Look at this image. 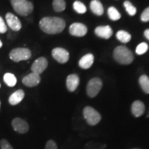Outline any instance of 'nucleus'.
I'll return each mask as SVG.
<instances>
[{
	"instance_id": "19",
	"label": "nucleus",
	"mask_w": 149,
	"mask_h": 149,
	"mask_svg": "<svg viewBox=\"0 0 149 149\" xmlns=\"http://www.w3.org/2000/svg\"><path fill=\"white\" fill-rule=\"evenodd\" d=\"M139 83L141 89L146 94H149V77L146 74L141 75L139 79Z\"/></svg>"
},
{
	"instance_id": "7",
	"label": "nucleus",
	"mask_w": 149,
	"mask_h": 149,
	"mask_svg": "<svg viewBox=\"0 0 149 149\" xmlns=\"http://www.w3.org/2000/svg\"><path fill=\"white\" fill-rule=\"evenodd\" d=\"M11 124L15 131L19 134H25L29 130V124L19 117L14 118L11 122Z\"/></svg>"
},
{
	"instance_id": "20",
	"label": "nucleus",
	"mask_w": 149,
	"mask_h": 149,
	"mask_svg": "<svg viewBox=\"0 0 149 149\" xmlns=\"http://www.w3.org/2000/svg\"><path fill=\"white\" fill-rule=\"evenodd\" d=\"M3 81L8 86L13 87L16 85L17 80V78L13 74L7 72L3 75Z\"/></svg>"
},
{
	"instance_id": "17",
	"label": "nucleus",
	"mask_w": 149,
	"mask_h": 149,
	"mask_svg": "<svg viewBox=\"0 0 149 149\" xmlns=\"http://www.w3.org/2000/svg\"><path fill=\"white\" fill-rule=\"evenodd\" d=\"M131 111L135 117H141V115L144 114L145 111V106L144 103L142 102L139 101V100L135 101L132 104Z\"/></svg>"
},
{
	"instance_id": "12",
	"label": "nucleus",
	"mask_w": 149,
	"mask_h": 149,
	"mask_svg": "<svg viewBox=\"0 0 149 149\" xmlns=\"http://www.w3.org/2000/svg\"><path fill=\"white\" fill-rule=\"evenodd\" d=\"M88 29L84 24L81 23H73L70 25L69 32L70 35L75 37H83L87 33Z\"/></svg>"
},
{
	"instance_id": "22",
	"label": "nucleus",
	"mask_w": 149,
	"mask_h": 149,
	"mask_svg": "<svg viewBox=\"0 0 149 149\" xmlns=\"http://www.w3.org/2000/svg\"><path fill=\"white\" fill-rule=\"evenodd\" d=\"M66 1L65 0H53V8L55 12H62L66 8Z\"/></svg>"
},
{
	"instance_id": "27",
	"label": "nucleus",
	"mask_w": 149,
	"mask_h": 149,
	"mask_svg": "<svg viewBox=\"0 0 149 149\" xmlns=\"http://www.w3.org/2000/svg\"><path fill=\"white\" fill-rule=\"evenodd\" d=\"M0 148L1 149H13L9 141L5 139H1L0 141Z\"/></svg>"
},
{
	"instance_id": "33",
	"label": "nucleus",
	"mask_w": 149,
	"mask_h": 149,
	"mask_svg": "<svg viewBox=\"0 0 149 149\" xmlns=\"http://www.w3.org/2000/svg\"><path fill=\"white\" fill-rule=\"evenodd\" d=\"M0 108H1V102H0Z\"/></svg>"
},
{
	"instance_id": "25",
	"label": "nucleus",
	"mask_w": 149,
	"mask_h": 149,
	"mask_svg": "<svg viewBox=\"0 0 149 149\" xmlns=\"http://www.w3.org/2000/svg\"><path fill=\"white\" fill-rule=\"evenodd\" d=\"M124 6L125 7L126 12L130 16H134L137 13V9L132 4L131 2L129 1H125L124 2Z\"/></svg>"
},
{
	"instance_id": "34",
	"label": "nucleus",
	"mask_w": 149,
	"mask_h": 149,
	"mask_svg": "<svg viewBox=\"0 0 149 149\" xmlns=\"http://www.w3.org/2000/svg\"><path fill=\"white\" fill-rule=\"evenodd\" d=\"M133 149H139V148H133Z\"/></svg>"
},
{
	"instance_id": "32",
	"label": "nucleus",
	"mask_w": 149,
	"mask_h": 149,
	"mask_svg": "<svg viewBox=\"0 0 149 149\" xmlns=\"http://www.w3.org/2000/svg\"><path fill=\"white\" fill-rule=\"evenodd\" d=\"M2 45H3V44H2V42H1V41L0 40V48H1V47H2Z\"/></svg>"
},
{
	"instance_id": "2",
	"label": "nucleus",
	"mask_w": 149,
	"mask_h": 149,
	"mask_svg": "<svg viewBox=\"0 0 149 149\" xmlns=\"http://www.w3.org/2000/svg\"><path fill=\"white\" fill-rule=\"evenodd\" d=\"M113 57L115 61L121 64L128 65L133 62L134 56L130 50L127 47L119 46L113 51Z\"/></svg>"
},
{
	"instance_id": "31",
	"label": "nucleus",
	"mask_w": 149,
	"mask_h": 149,
	"mask_svg": "<svg viewBox=\"0 0 149 149\" xmlns=\"http://www.w3.org/2000/svg\"><path fill=\"white\" fill-rule=\"evenodd\" d=\"M144 36L146 37V38L147 39V40H149V29H146V31H144Z\"/></svg>"
},
{
	"instance_id": "5",
	"label": "nucleus",
	"mask_w": 149,
	"mask_h": 149,
	"mask_svg": "<svg viewBox=\"0 0 149 149\" xmlns=\"http://www.w3.org/2000/svg\"><path fill=\"white\" fill-rule=\"evenodd\" d=\"M84 117L91 126H95L102 120L101 115L91 107H86L83 110Z\"/></svg>"
},
{
	"instance_id": "23",
	"label": "nucleus",
	"mask_w": 149,
	"mask_h": 149,
	"mask_svg": "<svg viewBox=\"0 0 149 149\" xmlns=\"http://www.w3.org/2000/svg\"><path fill=\"white\" fill-rule=\"evenodd\" d=\"M108 15L109 18L113 21H117L121 18V14L115 7L111 6L108 9Z\"/></svg>"
},
{
	"instance_id": "28",
	"label": "nucleus",
	"mask_w": 149,
	"mask_h": 149,
	"mask_svg": "<svg viewBox=\"0 0 149 149\" xmlns=\"http://www.w3.org/2000/svg\"><path fill=\"white\" fill-rule=\"evenodd\" d=\"M141 20L144 22H149V7L143 11L141 15Z\"/></svg>"
},
{
	"instance_id": "9",
	"label": "nucleus",
	"mask_w": 149,
	"mask_h": 149,
	"mask_svg": "<svg viewBox=\"0 0 149 149\" xmlns=\"http://www.w3.org/2000/svg\"><path fill=\"white\" fill-rule=\"evenodd\" d=\"M48 66V61L45 57H41L37 59L31 66L32 72L37 74H42L46 69Z\"/></svg>"
},
{
	"instance_id": "10",
	"label": "nucleus",
	"mask_w": 149,
	"mask_h": 149,
	"mask_svg": "<svg viewBox=\"0 0 149 149\" xmlns=\"http://www.w3.org/2000/svg\"><path fill=\"white\" fill-rule=\"evenodd\" d=\"M6 21L9 28L14 31H19L22 29V23L17 17L11 13L6 14Z\"/></svg>"
},
{
	"instance_id": "8",
	"label": "nucleus",
	"mask_w": 149,
	"mask_h": 149,
	"mask_svg": "<svg viewBox=\"0 0 149 149\" xmlns=\"http://www.w3.org/2000/svg\"><path fill=\"white\" fill-rule=\"evenodd\" d=\"M52 56L60 64H65L69 59V53L63 48H55L52 51Z\"/></svg>"
},
{
	"instance_id": "26",
	"label": "nucleus",
	"mask_w": 149,
	"mask_h": 149,
	"mask_svg": "<svg viewBox=\"0 0 149 149\" xmlns=\"http://www.w3.org/2000/svg\"><path fill=\"white\" fill-rule=\"evenodd\" d=\"M148 46L146 43L142 42L141 44H139L138 46L136 48V53L137 55H143L146 52L148 51Z\"/></svg>"
},
{
	"instance_id": "35",
	"label": "nucleus",
	"mask_w": 149,
	"mask_h": 149,
	"mask_svg": "<svg viewBox=\"0 0 149 149\" xmlns=\"http://www.w3.org/2000/svg\"><path fill=\"white\" fill-rule=\"evenodd\" d=\"M0 87H1V84H0Z\"/></svg>"
},
{
	"instance_id": "11",
	"label": "nucleus",
	"mask_w": 149,
	"mask_h": 149,
	"mask_svg": "<svg viewBox=\"0 0 149 149\" xmlns=\"http://www.w3.org/2000/svg\"><path fill=\"white\" fill-rule=\"evenodd\" d=\"M41 81V77L40 74H37L34 72H31L26 75L22 79V83L24 86L27 87H35L40 84Z\"/></svg>"
},
{
	"instance_id": "24",
	"label": "nucleus",
	"mask_w": 149,
	"mask_h": 149,
	"mask_svg": "<svg viewBox=\"0 0 149 149\" xmlns=\"http://www.w3.org/2000/svg\"><path fill=\"white\" fill-rule=\"evenodd\" d=\"M72 7H73L74 10L79 14H84L86 12L87 9L84 3L79 1H75L72 4Z\"/></svg>"
},
{
	"instance_id": "6",
	"label": "nucleus",
	"mask_w": 149,
	"mask_h": 149,
	"mask_svg": "<svg viewBox=\"0 0 149 149\" xmlns=\"http://www.w3.org/2000/svg\"><path fill=\"white\" fill-rule=\"evenodd\" d=\"M102 88V81L100 78L95 77L88 81L86 87V92L88 97H95L98 95Z\"/></svg>"
},
{
	"instance_id": "14",
	"label": "nucleus",
	"mask_w": 149,
	"mask_h": 149,
	"mask_svg": "<svg viewBox=\"0 0 149 149\" xmlns=\"http://www.w3.org/2000/svg\"><path fill=\"white\" fill-rule=\"evenodd\" d=\"M95 33L98 37L107 40L113 35V30L109 26H98L95 30Z\"/></svg>"
},
{
	"instance_id": "3",
	"label": "nucleus",
	"mask_w": 149,
	"mask_h": 149,
	"mask_svg": "<svg viewBox=\"0 0 149 149\" xmlns=\"http://www.w3.org/2000/svg\"><path fill=\"white\" fill-rule=\"evenodd\" d=\"M11 6L17 14L21 16H28L34 10V5L28 0H10Z\"/></svg>"
},
{
	"instance_id": "13",
	"label": "nucleus",
	"mask_w": 149,
	"mask_h": 149,
	"mask_svg": "<svg viewBox=\"0 0 149 149\" xmlns=\"http://www.w3.org/2000/svg\"><path fill=\"white\" fill-rule=\"evenodd\" d=\"M79 84V78L77 74H69L66 78V87L70 92H74Z\"/></svg>"
},
{
	"instance_id": "15",
	"label": "nucleus",
	"mask_w": 149,
	"mask_h": 149,
	"mask_svg": "<svg viewBox=\"0 0 149 149\" xmlns=\"http://www.w3.org/2000/svg\"><path fill=\"white\" fill-rule=\"evenodd\" d=\"M24 96H25V93L23 90L19 89V90L16 91L9 97V104L12 106H15L17 104H19L24 100Z\"/></svg>"
},
{
	"instance_id": "30",
	"label": "nucleus",
	"mask_w": 149,
	"mask_h": 149,
	"mask_svg": "<svg viewBox=\"0 0 149 149\" xmlns=\"http://www.w3.org/2000/svg\"><path fill=\"white\" fill-rule=\"evenodd\" d=\"M7 31V26L6 25L4 20L1 17H0V33L3 34Z\"/></svg>"
},
{
	"instance_id": "29",
	"label": "nucleus",
	"mask_w": 149,
	"mask_h": 149,
	"mask_svg": "<svg viewBox=\"0 0 149 149\" xmlns=\"http://www.w3.org/2000/svg\"><path fill=\"white\" fill-rule=\"evenodd\" d=\"M44 149H57V145L55 141L51 139L46 142Z\"/></svg>"
},
{
	"instance_id": "16",
	"label": "nucleus",
	"mask_w": 149,
	"mask_h": 149,
	"mask_svg": "<svg viewBox=\"0 0 149 149\" xmlns=\"http://www.w3.org/2000/svg\"><path fill=\"white\" fill-rule=\"evenodd\" d=\"M94 62V55L91 53H88L83 56L79 61V66L83 69L90 68Z\"/></svg>"
},
{
	"instance_id": "18",
	"label": "nucleus",
	"mask_w": 149,
	"mask_h": 149,
	"mask_svg": "<svg viewBox=\"0 0 149 149\" xmlns=\"http://www.w3.org/2000/svg\"><path fill=\"white\" fill-rule=\"evenodd\" d=\"M90 8L95 15L101 16L104 13V7L101 1L99 0H92L90 3Z\"/></svg>"
},
{
	"instance_id": "4",
	"label": "nucleus",
	"mask_w": 149,
	"mask_h": 149,
	"mask_svg": "<svg viewBox=\"0 0 149 149\" xmlns=\"http://www.w3.org/2000/svg\"><path fill=\"white\" fill-rule=\"evenodd\" d=\"M31 51L27 48H16L11 50L9 53V57L11 60L15 62H19L20 61L28 60L31 58Z\"/></svg>"
},
{
	"instance_id": "21",
	"label": "nucleus",
	"mask_w": 149,
	"mask_h": 149,
	"mask_svg": "<svg viewBox=\"0 0 149 149\" xmlns=\"http://www.w3.org/2000/svg\"><path fill=\"white\" fill-rule=\"evenodd\" d=\"M116 37L122 43H128L131 40V35L125 31H119L116 34Z\"/></svg>"
},
{
	"instance_id": "1",
	"label": "nucleus",
	"mask_w": 149,
	"mask_h": 149,
	"mask_svg": "<svg viewBox=\"0 0 149 149\" xmlns=\"http://www.w3.org/2000/svg\"><path fill=\"white\" fill-rule=\"evenodd\" d=\"M39 24L43 32L49 35L59 34L66 27L64 20L57 17H45L40 20Z\"/></svg>"
}]
</instances>
